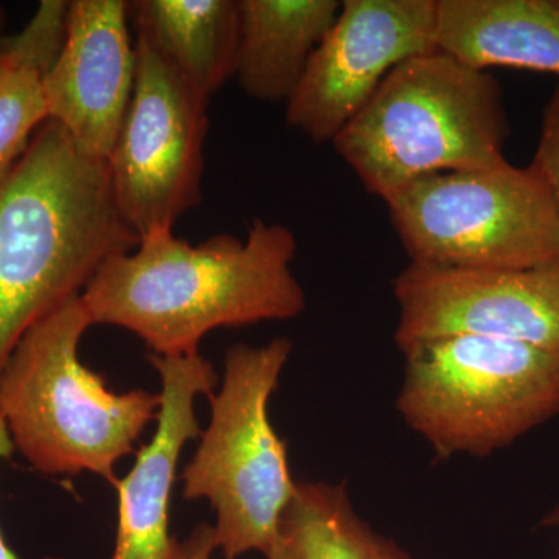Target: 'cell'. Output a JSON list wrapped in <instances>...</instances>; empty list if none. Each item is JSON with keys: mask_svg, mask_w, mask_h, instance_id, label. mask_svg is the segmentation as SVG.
<instances>
[{"mask_svg": "<svg viewBox=\"0 0 559 559\" xmlns=\"http://www.w3.org/2000/svg\"><path fill=\"white\" fill-rule=\"evenodd\" d=\"M296 252L288 227L260 218L246 238L219 234L198 246L157 229L110 257L81 300L92 325L131 331L153 355H198L221 326L299 318L307 297L290 270Z\"/></svg>", "mask_w": 559, "mask_h": 559, "instance_id": "obj_1", "label": "cell"}, {"mask_svg": "<svg viewBox=\"0 0 559 559\" xmlns=\"http://www.w3.org/2000/svg\"><path fill=\"white\" fill-rule=\"evenodd\" d=\"M138 245L117 210L106 160L44 121L0 170V370L35 323Z\"/></svg>", "mask_w": 559, "mask_h": 559, "instance_id": "obj_2", "label": "cell"}, {"mask_svg": "<svg viewBox=\"0 0 559 559\" xmlns=\"http://www.w3.org/2000/svg\"><path fill=\"white\" fill-rule=\"evenodd\" d=\"M509 134L499 81L433 50L396 66L331 143L385 202L426 176L506 164Z\"/></svg>", "mask_w": 559, "mask_h": 559, "instance_id": "obj_3", "label": "cell"}, {"mask_svg": "<svg viewBox=\"0 0 559 559\" xmlns=\"http://www.w3.org/2000/svg\"><path fill=\"white\" fill-rule=\"evenodd\" d=\"M90 326L81 296L35 323L0 370V414L39 473L91 471L117 487L116 463L157 418L160 395L112 392L83 366L79 347Z\"/></svg>", "mask_w": 559, "mask_h": 559, "instance_id": "obj_4", "label": "cell"}, {"mask_svg": "<svg viewBox=\"0 0 559 559\" xmlns=\"http://www.w3.org/2000/svg\"><path fill=\"white\" fill-rule=\"evenodd\" d=\"M400 352L396 411L437 459L489 457L559 415L557 352L471 334Z\"/></svg>", "mask_w": 559, "mask_h": 559, "instance_id": "obj_5", "label": "cell"}, {"mask_svg": "<svg viewBox=\"0 0 559 559\" xmlns=\"http://www.w3.org/2000/svg\"><path fill=\"white\" fill-rule=\"evenodd\" d=\"M293 347L275 337L263 347L227 349L223 385L209 396V428L182 473L183 498L207 499L215 509L216 549L226 559L266 554L296 491L286 441L267 415Z\"/></svg>", "mask_w": 559, "mask_h": 559, "instance_id": "obj_6", "label": "cell"}, {"mask_svg": "<svg viewBox=\"0 0 559 559\" xmlns=\"http://www.w3.org/2000/svg\"><path fill=\"white\" fill-rule=\"evenodd\" d=\"M385 205L411 263L460 270L559 266V216L532 164L426 176Z\"/></svg>", "mask_w": 559, "mask_h": 559, "instance_id": "obj_7", "label": "cell"}, {"mask_svg": "<svg viewBox=\"0 0 559 559\" xmlns=\"http://www.w3.org/2000/svg\"><path fill=\"white\" fill-rule=\"evenodd\" d=\"M209 103L138 36L134 91L108 164L114 201L138 235L173 229L202 201Z\"/></svg>", "mask_w": 559, "mask_h": 559, "instance_id": "obj_8", "label": "cell"}, {"mask_svg": "<svg viewBox=\"0 0 559 559\" xmlns=\"http://www.w3.org/2000/svg\"><path fill=\"white\" fill-rule=\"evenodd\" d=\"M439 50L437 0H345L286 103L290 128L333 142L401 62Z\"/></svg>", "mask_w": 559, "mask_h": 559, "instance_id": "obj_9", "label": "cell"}, {"mask_svg": "<svg viewBox=\"0 0 559 559\" xmlns=\"http://www.w3.org/2000/svg\"><path fill=\"white\" fill-rule=\"evenodd\" d=\"M393 296L399 349L471 334L559 353V266L460 270L409 263L393 282Z\"/></svg>", "mask_w": 559, "mask_h": 559, "instance_id": "obj_10", "label": "cell"}, {"mask_svg": "<svg viewBox=\"0 0 559 559\" xmlns=\"http://www.w3.org/2000/svg\"><path fill=\"white\" fill-rule=\"evenodd\" d=\"M128 20L123 0L69 2L64 43L44 80L47 120L60 123L94 159H108L134 91Z\"/></svg>", "mask_w": 559, "mask_h": 559, "instance_id": "obj_11", "label": "cell"}, {"mask_svg": "<svg viewBox=\"0 0 559 559\" xmlns=\"http://www.w3.org/2000/svg\"><path fill=\"white\" fill-rule=\"evenodd\" d=\"M160 377V407L153 440L139 451L134 466L119 480V527L110 559H176L168 510L180 451L201 437L194 399L212 395L218 373L200 353L150 355Z\"/></svg>", "mask_w": 559, "mask_h": 559, "instance_id": "obj_12", "label": "cell"}, {"mask_svg": "<svg viewBox=\"0 0 559 559\" xmlns=\"http://www.w3.org/2000/svg\"><path fill=\"white\" fill-rule=\"evenodd\" d=\"M437 47L487 72L559 76V0H437Z\"/></svg>", "mask_w": 559, "mask_h": 559, "instance_id": "obj_13", "label": "cell"}, {"mask_svg": "<svg viewBox=\"0 0 559 559\" xmlns=\"http://www.w3.org/2000/svg\"><path fill=\"white\" fill-rule=\"evenodd\" d=\"M341 5L337 0H238L235 76L245 94L260 102L288 103Z\"/></svg>", "mask_w": 559, "mask_h": 559, "instance_id": "obj_14", "label": "cell"}, {"mask_svg": "<svg viewBox=\"0 0 559 559\" xmlns=\"http://www.w3.org/2000/svg\"><path fill=\"white\" fill-rule=\"evenodd\" d=\"M130 16L138 36L210 103L237 72L238 0H135Z\"/></svg>", "mask_w": 559, "mask_h": 559, "instance_id": "obj_15", "label": "cell"}, {"mask_svg": "<svg viewBox=\"0 0 559 559\" xmlns=\"http://www.w3.org/2000/svg\"><path fill=\"white\" fill-rule=\"evenodd\" d=\"M267 559H412L395 540L370 527L345 484L297 481L280 518Z\"/></svg>", "mask_w": 559, "mask_h": 559, "instance_id": "obj_16", "label": "cell"}, {"mask_svg": "<svg viewBox=\"0 0 559 559\" xmlns=\"http://www.w3.org/2000/svg\"><path fill=\"white\" fill-rule=\"evenodd\" d=\"M68 0H43L21 32L5 36L0 57V170L47 120L44 80L64 43Z\"/></svg>", "mask_w": 559, "mask_h": 559, "instance_id": "obj_17", "label": "cell"}, {"mask_svg": "<svg viewBox=\"0 0 559 559\" xmlns=\"http://www.w3.org/2000/svg\"><path fill=\"white\" fill-rule=\"evenodd\" d=\"M532 165L546 183L559 216V84L544 106L538 146Z\"/></svg>", "mask_w": 559, "mask_h": 559, "instance_id": "obj_18", "label": "cell"}, {"mask_svg": "<svg viewBox=\"0 0 559 559\" xmlns=\"http://www.w3.org/2000/svg\"><path fill=\"white\" fill-rule=\"evenodd\" d=\"M216 550L215 532L212 525L201 524L182 543L178 540L176 559H212Z\"/></svg>", "mask_w": 559, "mask_h": 559, "instance_id": "obj_19", "label": "cell"}, {"mask_svg": "<svg viewBox=\"0 0 559 559\" xmlns=\"http://www.w3.org/2000/svg\"><path fill=\"white\" fill-rule=\"evenodd\" d=\"M14 450H16V448H14L13 440H11L9 426H7L5 419H3L2 414H0V462L10 459ZM0 559H21L17 557L16 551L11 549L9 544H7L2 535V530H0Z\"/></svg>", "mask_w": 559, "mask_h": 559, "instance_id": "obj_20", "label": "cell"}, {"mask_svg": "<svg viewBox=\"0 0 559 559\" xmlns=\"http://www.w3.org/2000/svg\"><path fill=\"white\" fill-rule=\"evenodd\" d=\"M540 525H543V527H558L559 503L558 506H555L554 509H551L549 513L546 514V516L543 518V521H540Z\"/></svg>", "mask_w": 559, "mask_h": 559, "instance_id": "obj_21", "label": "cell"}, {"mask_svg": "<svg viewBox=\"0 0 559 559\" xmlns=\"http://www.w3.org/2000/svg\"><path fill=\"white\" fill-rule=\"evenodd\" d=\"M3 36H0V57H2V47H3Z\"/></svg>", "mask_w": 559, "mask_h": 559, "instance_id": "obj_22", "label": "cell"}]
</instances>
